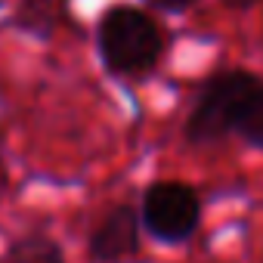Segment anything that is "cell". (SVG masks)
<instances>
[{"label": "cell", "mask_w": 263, "mask_h": 263, "mask_svg": "<svg viewBox=\"0 0 263 263\" xmlns=\"http://www.w3.org/2000/svg\"><path fill=\"white\" fill-rule=\"evenodd\" d=\"M183 137L192 146H214L226 137H241L263 152V78L245 68L211 74L186 115Z\"/></svg>", "instance_id": "obj_1"}, {"label": "cell", "mask_w": 263, "mask_h": 263, "mask_svg": "<svg viewBox=\"0 0 263 263\" xmlns=\"http://www.w3.org/2000/svg\"><path fill=\"white\" fill-rule=\"evenodd\" d=\"M96 53L111 78H146L164 56V28L134 4H111L96 22Z\"/></svg>", "instance_id": "obj_2"}, {"label": "cell", "mask_w": 263, "mask_h": 263, "mask_svg": "<svg viewBox=\"0 0 263 263\" xmlns=\"http://www.w3.org/2000/svg\"><path fill=\"white\" fill-rule=\"evenodd\" d=\"M140 226L161 245H183L201 226V195L180 180H158L146 186L137 208Z\"/></svg>", "instance_id": "obj_3"}, {"label": "cell", "mask_w": 263, "mask_h": 263, "mask_svg": "<svg viewBox=\"0 0 263 263\" xmlns=\"http://www.w3.org/2000/svg\"><path fill=\"white\" fill-rule=\"evenodd\" d=\"M140 214L134 204H115L111 211L102 214V220L93 226L87 238V251L93 263H124L140 251Z\"/></svg>", "instance_id": "obj_4"}, {"label": "cell", "mask_w": 263, "mask_h": 263, "mask_svg": "<svg viewBox=\"0 0 263 263\" xmlns=\"http://www.w3.org/2000/svg\"><path fill=\"white\" fill-rule=\"evenodd\" d=\"M56 19H59L56 0H22L10 16V25L34 37H50L56 28Z\"/></svg>", "instance_id": "obj_5"}, {"label": "cell", "mask_w": 263, "mask_h": 263, "mask_svg": "<svg viewBox=\"0 0 263 263\" xmlns=\"http://www.w3.org/2000/svg\"><path fill=\"white\" fill-rule=\"evenodd\" d=\"M4 263H65V254H62L59 241H53L47 235H28V238H19L10 245Z\"/></svg>", "instance_id": "obj_6"}, {"label": "cell", "mask_w": 263, "mask_h": 263, "mask_svg": "<svg viewBox=\"0 0 263 263\" xmlns=\"http://www.w3.org/2000/svg\"><path fill=\"white\" fill-rule=\"evenodd\" d=\"M195 4L198 0H146V7H152L155 13H174V16L189 13Z\"/></svg>", "instance_id": "obj_7"}, {"label": "cell", "mask_w": 263, "mask_h": 263, "mask_svg": "<svg viewBox=\"0 0 263 263\" xmlns=\"http://www.w3.org/2000/svg\"><path fill=\"white\" fill-rule=\"evenodd\" d=\"M7 189H10V171H7V161L0 158V204L7 198Z\"/></svg>", "instance_id": "obj_8"}, {"label": "cell", "mask_w": 263, "mask_h": 263, "mask_svg": "<svg viewBox=\"0 0 263 263\" xmlns=\"http://www.w3.org/2000/svg\"><path fill=\"white\" fill-rule=\"evenodd\" d=\"M0 263H4V260H0Z\"/></svg>", "instance_id": "obj_9"}]
</instances>
